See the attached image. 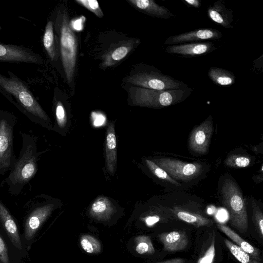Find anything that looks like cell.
<instances>
[{
	"label": "cell",
	"mask_w": 263,
	"mask_h": 263,
	"mask_svg": "<svg viewBox=\"0 0 263 263\" xmlns=\"http://www.w3.org/2000/svg\"><path fill=\"white\" fill-rule=\"evenodd\" d=\"M133 48V44L120 46L108 53L103 62V66H111L124 58Z\"/></svg>",
	"instance_id": "27"
},
{
	"label": "cell",
	"mask_w": 263,
	"mask_h": 263,
	"mask_svg": "<svg viewBox=\"0 0 263 263\" xmlns=\"http://www.w3.org/2000/svg\"><path fill=\"white\" fill-rule=\"evenodd\" d=\"M252 221L260 239L263 238V214L254 200L252 202Z\"/></svg>",
	"instance_id": "31"
},
{
	"label": "cell",
	"mask_w": 263,
	"mask_h": 263,
	"mask_svg": "<svg viewBox=\"0 0 263 263\" xmlns=\"http://www.w3.org/2000/svg\"><path fill=\"white\" fill-rule=\"evenodd\" d=\"M68 21L67 13L63 12L60 24V51L64 72L67 81L70 83L76 67L77 41Z\"/></svg>",
	"instance_id": "8"
},
{
	"label": "cell",
	"mask_w": 263,
	"mask_h": 263,
	"mask_svg": "<svg viewBox=\"0 0 263 263\" xmlns=\"http://www.w3.org/2000/svg\"><path fill=\"white\" fill-rule=\"evenodd\" d=\"M222 240L232 255L240 263H262L252 257L231 240L223 238Z\"/></svg>",
	"instance_id": "26"
},
{
	"label": "cell",
	"mask_w": 263,
	"mask_h": 263,
	"mask_svg": "<svg viewBox=\"0 0 263 263\" xmlns=\"http://www.w3.org/2000/svg\"><path fill=\"white\" fill-rule=\"evenodd\" d=\"M0 62L41 64L42 57L33 50L22 45L0 43Z\"/></svg>",
	"instance_id": "11"
},
{
	"label": "cell",
	"mask_w": 263,
	"mask_h": 263,
	"mask_svg": "<svg viewBox=\"0 0 263 263\" xmlns=\"http://www.w3.org/2000/svg\"><path fill=\"white\" fill-rule=\"evenodd\" d=\"M55 207L53 200L44 195L34 196L26 202L21 234L23 242L28 252L31 248L41 226Z\"/></svg>",
	"instance_id": "3"
},
{
	"label": "cell",
	"mask_w": 263,
	"mask_h": 263,
	"mask_svg": "<svg viewBox=\"0 0 263 263\" xmlns=\"http://www.w3.org/2000/svg\"><path fill=\"white\" fill-rule=\"evenodd\" d=\"M145 163L151 171L158 178L176 185H180V184L173 179L164 170L158 165L153 161L146 159Z\"/></svg>",
	"instance_id": "30"
},
{
	"label": "cell",
	"mask_w": 263,
	"mask_h": 263,
	"mask_svg": "<svg viewBox=\"0 0 263 263\" xmlns=\"http://www.w3.org/2000/svg\"><path fill=\"white\" fill-rule=\"evenodd\" d=\"M43 44L45 51L51 61L55 60L57 55L53 23L48 21L45 26L43 37Z\"/></svg>",
	"instance_id": "25"
},
{
	"label": "cell",
	"mask_w": 263,
	"mask_h": 263,
	"mask_svg": "<svg viewBox=\"0 0 263 263\" xmlns=\"http://www.w3.org/2000/svg\"><path fill=\"white\" fill-rule=\"evenodd\" d=\"M174 178L189 181L201 172L202 165L199 163L183 162L171 158L156 159L153 161Z\"/></svg>",
	"instance_id": "10"
},
{
	"label": "cell",
	"mask_w": 263,
	"mask_h": 263,
	"mask_svg": "<svg viewBox=\"0 0 263 263\" xmlns=\"http://www.w3.org/2000/svg\"><path fill=\"white\" fill-rule=\"evenodd\" d=\"M187 6H191L196 8H199L201 5V2L199 0H182Z\"/></svg>",
	"instance_id": "37"
},
{
	"label": "cell",
	"mask_w": 263,
	"mask_h": 263,
	"mask_svg": "<svg viewBox=\"0 0 263 263\" xmlns=\"http://www.w3.org/2000/svg\"><path fill=\"white\" fill-rule=\"evenodd\" d=\"M127 2L152 16L164 19L175 16L167 8L159 5L153 0H128Z\"/></svg>",
	"instance_id": "21"
},
{
	"label": "cell",
	"mask_w": 263,
	"mask_h": 263,
	"mask_svg": "<svg viewBox=\"0 0 263 263\" xmlns=\"http://www.w3.org/2000/svg\"><path fill=\"white\" fill-rule=\"evenodd\" d=\"M105 145L106 167L108 173L114 175L117 166V140L112 123L107 127Z\"/></svg>",
	"instance_id": "20"
},
{
	"label": "cell",
	"mask_w": 263,
	"mask_h": 263,
	"mask_svg": "<svg viewBox=\"0 0 263 263\" xmlns=\"http://www.w3.org/2000/svg\"><path fill=\"white\" fill-rule=\"evenodd\" d=\"M222 238L216 226L202 227L195 236L192 263H222Z\"/></svg>",
	"instance_id": "5"
},
{
	"label": "cell",
	"mask_w": 263,
	"mask_h": 263,
	"mask_svg": "<svg viewBox=\"0 0 263 263\" xmlns=\"http://www.w3.org/2000/svg\"><path fill=\"white\" fill-rule=\"evenodd\" d=\"M82 249L89 254H97L101 250L100 241L90 235H82L80 238Z\"/></svg>",
	"instance_id": "28"
},
{
	"label": "cell",
	"mask_w": 263,
	"mask_h": 263,
	"mask_svg": "<svg viewBox=\"0 0 263 263\" xmlns=\"http://www.w3.org/2000/svg\"><path fill=\"white\" fill-rule=\"evenodd\" d=\"M17 121L12 112L0 110V175L10 171L16 161L13 132Z\"/></svg>",
	"instance_id": "7"
},
{
	"label": "cell",
	"mask_w": 263,
	"mask_h": 263,
	"mask_svg": "<svg viewBox=\"0 0 263 263\" xmlns=\"http://www.w3.org/2000/svg\"><path fill=\"white\" fill-rule=\"evenodd\" d=\"M208 74L215 84L219 86H229L235 83L236 77L234 73L223 68L212 67Z\"/></svg>",
	"instance_id": "23"
},
{
	"label": "cell",
	"mask_w": 263,
	"mask_h": 263,
	"mask_svg": "<svg viewBox=\"0 0 263 263\" xmlns=\"http://www.w3.org/2000/svg\"><path fill=\"white\" fill-rule=\"evenodd\" d=\"M172 213L179 220L190 224L197 228L214 225V222L212 219L200 214L180 208H175L172 210Z\"/></svg>",
	"instance_id": "22"
},
{
	"label": "cell",
	"mask_w": 263,
	"mask_h": 263,
	"mask_svg": "<svg viewBox=\"0 0 263 263\" xmlns=\"http://www.w3.org/2000/svg\"><path fill=\"white\" fill-rule=\"evenodd\" d=\"M0 226L15 248L25 258L29 260V252L27 251L23 242L22 234L18 229L17 221L1 198Z\"/></svg>",
	"instance_id": "12"
},
{
	"label": "cell",
	"mask_w": 263,
	"mask_h": 263,
	"mask_svg": "<svg viewBox=\"0 0 263 263\" xmlns=\"http://www.w3.org/2000/svg\"><path fill=\"white\" fill-rule=\"evenodd\" d=\"M208 15L212 21L224 28H233V11L227 8L222 0L215 2L208 8Z\"/></svg>",
	"instance_id": "18"
},
{
	"label": "cell",
	"mask_w": 263,
	"mask_h": 263,
	"mask_svg": "<svg viewBox=\"0 0 263 263\" xmlns=\"http://www.w3.org/2000/svg\"><path fill=\"white\" fill-rule=\"evenodd\" d=\"M76 2L93 13L98 17L103 16V13L97 1L76 0Z\"/></svg>",
	"instance_id": "33"
},
{
	"label": "cell",
	"mask_w": 263,
	"mask_h": 263,
	"mask_svg": "<svg viewBox=\"0 0 263 263\" xmlns=\"http://www.w3.org/2000/svg\"><path fill=\"white\" fill-rule=\"evenodd\" d=\"M216 228L220 231L224 233L236 246L244 251L249 254L252 257L262 262L261 254L259 249L255 247L249 242L245 240L235 231L222 223H218Z\"/></svg>",
	"instance_id": "19"
},
{
	"label": "cell",
	"mask_w": 263,
	"mask_h": 263,
	"mask_svg": "<svg viewBox=\"0 0 263 263\" xmlns=\"http://www.w3.org/2000/svg\"><path fill=\"white\" fill-rule=\"evenodd\" d=\"M213 132V121L211 116L191 132L189 140L190 149L198 154H205L209 149Z\"/></svg>",
	"instance_id": "13"
},
{
	"label": "cell",
	"mask_w": 263,
	"mask_h": 263,
	"mask_svg": "<svg viewBox=\"0 0 263 263\" xmlns=\"http://www.w3.org/2000/svg\"><path fill=\"white\" fill-rule=\"evenodd\" d=\"M251 162L250 158L247 156L233 155L229 156L224 161L228 167L242 168L248 166Z\"/></svg>",
	"instance_id": "32"
},
{
	"label": "cell",
	"mask_w": 263,
	"mask_h": 263,
	"mask_svg": "<svg viewBox=\"0 0 263 263\" xmlns=\"http://www.w3.org/2000/svg\"><path fill=\"white\" fill-rule=\"evenodd\" d=\"M55 113L58 126L63 128L66 125L67 118L65 108L61 101H58L56 104Z\"/></svg>",
	"instance_id": "34"
},
{
	"label": "cell",
	"mask_w": 263,
	"mask_h": 263,
	"mask_svg": "<svg viewBox=\"0 0 263 263\" xmlns=\"http://www.w3.org/2000/svg\"><path fill=\"white\" fill-rule=\"evenodd\" d=\"M163 245V250L168 252H176L186 249L189 244L188 235L184 230L163 232L158 235Z\"/></svg>",
	"instance_id": "16"
},
{
	"label": "cell",
	"mask_w": 263,
	"mask_h": 263,
	"mask_svg": "<svg viewBox=\"0 0 263 263\" xmlns=\"http://www.w3.org/2000/svg\"><path fill=\"white\" fill-rule=\"evenodd\" d=\"M26 259L0 226V263H25Z\"/></svg>",
	"instance_id": "17"
},
{
	"label": "cell",
	"mask_w": 263,
	"mask_h": 263,
	"mask_svg": "<svg viewBox=\"0 0 263 263\" xmlns=\"http://www.w3.org/2000/svg\"><path fill=\"white\" fill-rule=\"evenodd\" d=\"M193 89L186 88L157 90L131 87L128 90L129 97L132 103L137 106L152 108H162L176 104L189 97Z\"/></svg>",
	"instance_id": "4"
},
{
	"label": "cell",
	"mask_w": 263,
	"mask_h": 263,
	"mask_svg": "<svg viewBox=\"0 0 263 263\" xmlns=\"http://www.w3.org/2000/svg\"><path fill=\"white\" fill-rule=\"evenodd\" d=\"M22 147L18 157L8 176L4 179L1 187L6 185L8 193L18 195L35 176L38 170V161L42 153L37 149V137L34 135L21 132Z\"/></svg>",
	"instance_id": "2"
},
{
	"label": "cell",
	"mask_w": 263,
	"mask_h": 263,
	"mask_svg": "<svg viewBox=\"0 0 263 263\" xmlns=\"http://www.w3.org/2000/svg\"><path fill=\"white\" fill-rule=\"evenodd\" d=\"M0 73V92L31 122L50 127V120L25 82L10 71Z\"/></svg>",
	"instance_id": "1"
},
{
	"label": "cell",
	"mask_w": 263,
	"mask_h": 263,
	"mask_svg": "<svg viewBox=\"0 0 263 263\" xmlns=\"http://www.w3.org/2000/svg\"><path fill=\"white\" fill-rule=\"evenodd\" d=\"M136 250L140 254L152 255L155 249L151 237L146 235H140L136 237Z\"/></svg>",
	"instance_id": "29"
},
{
	"label": "cell",
	"mask_w": 263,
	"mask_h": 263,
	"mask_svg": "<svg viewBox=\"0 0 263 263\" xmlns=\"http://www.w3.org/2000/svg\"><path fill=\"white\" fill-rule=\"evenodd\" d=\"M216 48L213 43L208 41L170 45L166 48V51L170 54L195 57L206 54Z\"/></svg>",
	"instance_id": "15"
},
{
	"label": "cell",
	"mask_w": 263,
	"mask_h": 263,
	"mask_svg": "<svg viewBox=\"0 0 263 263\" xmlns=\"http://www.w3.org/2000/svg\"><path fill=\"white\" fill-rule=\"evenodd\" d=\"M222 203L229 213L232 227L240 233L246 234L249 230V221L243 195L236 183L230 179H226L221 190Z\"/></svg>",
	"instance_id": "6"
},
{
	"label": "cell",
	"mask_w": 263,
	"mask_h": 263,
	"mask_svg": "<svg viewBox=\"0 0 263 263\" xmlns=\"http://www.w3.org/2000/svg\"><path fill=\"white\" fill-rule=\"evenodd\" d=\"M114 208L110 201L105 197L97 199L90 209V214L98 219H106L113 213Z\"/></svg>",
	"instance_id": "24"
},
{
	"label": "cell",
	"mask_w": 263,
	"mask_h": 263,
	"mask_svg": "<svg viewBox=\"0 0 263 263\" xmlns=\"http://www.w3.org/2000/svg\"><path fill=\"white\" fill-rule=\"evenodd\" d=\"M127 80L137 87L157 90H174L189 87L183 81L164 74L156 68H150L130 76Z\"/></svg>",
	"instance_id": "9"
},
{
	"label": "cell",
	"mask_w": 263,
	"mask_h": 263,
	"mask_svg": "<svg viewBox=\"0 0 263 263\" xmlns=\"http://www.w3.org/2000/svg\"><path fill=\"white\" fill-rule=\"evenodd\" d=\"M149 263H192V260H188L183 258H175L166 260Z\"/></svg>",
	"instance_id": "36"
},
{
	"label": "cell",
	"mask_w": 263,
	"mask_h": 263,
	"mask_svg": "<svg viewBox=\"0 0 263 263\" xmlns=\"http://www.w3.org/2000/svg\"><path fill=\"white\" fill-rule=\"evenodd\" d=\"M161 221V217L158 215H149L144 218L146 225L152 227Z\"/></svg>",
	"instance_id": "35"
},
{
	"label": "cell",
	"mask_w": 263,
	"mask_h": 263,
	"mask_svg": "<svg viewBox=\"0 0 263 263\" xmlns=\"http://www.w3.org/2000/svg\"><path fill=\"white\" fill-rule=\"evenodd\" d=\"M222 37V33L213 28H200L168 37L164 44L167 45L187 43L196 41H204L219 39Z\"/></svg>",
	"instance_id": "14"
}]
</instances>
